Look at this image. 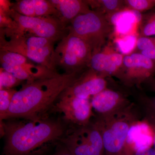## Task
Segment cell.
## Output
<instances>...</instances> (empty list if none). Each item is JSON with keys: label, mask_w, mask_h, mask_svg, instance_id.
Instances as JSON below:
<instances>
[{"label": "cell", "mask_w": 155, "mask_h": 155, "mask_svg": "<svg viewBox=\"0 0 155 155\" xmlns=\"http://www.w3.org/2000/svg\"><path fill=\"white\" fill-rule=\"evenodd\" d=\"M1 126L5 155H41L61 141L66 130L60 120L45 116L6 119L1 122Z\"/></svg>", "instance_id": "obj_1"}, {"label": "cell", "mask_w": 155, "mask_h": 155, "mask_svg": "<svg viewBox=\"0 0 155 155\" xmlns=\"http://www.w3.org/2000/svg\"><path fill=\"white\" fill-rule=\"evenodd\" d=\"M84 72L62 74L56 72L26 82L15 93L8 111L1 122L13 118L35 119L45 116L62 93Z\"/></svg>", "instance_id": "obj_2"}, {"label": "cell", "mask_w": 155, "mask_h": 155, "mask_svg": "<svg viewBox=\"0 0 155 155\" xmlns=\"http://www.w3.org/2000/svg\"><path fill=\"white\" fill-rule=\"evenodd\" d=\"M142 116L139 106L134 102L110 116H95L101 132L106 155H133L135 149L129 143L128 137Z\"/></svg>", "instance_id": "obj_3"}, {"label": "cell", "mask_w": 155, "mask_h": 155, "mask_svg": "<svg viewBox=\"0 0 155 155\" xmlns=\"http://www.w3.org/2000/svg\"><path fill=\"white\" fill-rule=\"evenodd\" d=\"M1 50L18 53L53 71H56L54 44L49 39L28 34L11 33L1 30Z\"/></svg>", "instance_id": "obj_4"}, {"label": "cell", "mask_w": 155, "mask_h": 155, "mask_svg": "<svg viewBox=\"0 0 155 155\" xmlns=\"http://www.w3.org/2000/svg\"><path fill=\"white\" fill-rule=\"evenodd\" d=\"M70 24L69 31L86 42L93 54L105 46L107 39L114 32V27L106 16L92 10L78 16Z\"/></svg>", "instance_id": "obj_5"}, {"label": "cell", "mask_w": 155, "mask_h": 155, "mask_svg": "<svg viewBox=\"0 0 155 155\" xmlns=\"http://www.w3.org/2000/svg\"><path fill=\"white\" fill-rule=\"evenodd\" d=\"M92 54L86 42L69 31L55 48V65L66 73L83 72L89 68Z\"/></svg>", "instance_id": "obj_6"}, {"label": "cell", "mask_w": 155, "mask_h": 155, "mask_svg": "<svg viewBox=\"0 0 155 155\" xmlns=\"http://www.w3.org/2000/svg\"><path fill=\"white\" fill-rule=\"evenodd\" d=\"M60 141L72 155H106L101 132L94 120L85 125H71Z\"/></svg>", "instance_id": "obj_7"}, {"label": "cell", "mask_w": 155, "mask_h": 155, "mask_svg": "<svg viewBox=\"0 0 155 155\" xmlns=\"http://www.w3.org/2000/svg\"><path fill=\"white\" fill-rule=\"evenodd\" d=\"M9 14L15 22V26L11 29H2L7 32L28 34L54 42L60 41L69 32L68 26L57 17H26L11 8Z\"/></svg>", "instance_id": "obj_8"}, {"label": "cell", "mask_w": 155, "mask_h": 155, "mask_svg": "<svg viewBox=\"0 0 155 155\" xmlns=\"http://www.w3.org/2000/svg\"><path fill=\"white\" fill-rule=\"evenodd\" d=\"M155 75V62L140 53L134 52L124 56L116 78L125 87H140Z\"/></svg>", "instance_id": "obj_9"}, {"label": "cell", "mask_w": 155, "mask_h": 155, "mask_svg": "<svg viewBox=\"0 0 155 155\" xmlns=\"http://www.w3.org/2000/svg\"><path fill=\"white\" fill-rule=\"evenodd\" d=\"M53 109L63 115L71 125L82 126L91 122L94 116L90 99L61 95Z\"/></svg>", "instance_id": "obj_10"}, {"label": "cell", "mask_w": 155, "mask_h": 155, "mask_svg": "<svg viewBox=\"0 0 155 155\" xmlns=\"http://www.w3.org/2000/svg\"><path fill=\"white\" fill-rule=\"evenodd\" d=\"M107 78L88 68L61 95L90 99L107 88Z\"/></svg>", "instance_id": "obj_11"}, {"label": "cell", "mask_w": 155, "mask_h": 155, "mask_svg": "<svg viewBox=\"0 0 155 155\" xmlns=\"http://www.w3.org/2000/svg\"><path fill=\"white\" fill-rule=\"evenodd\" d=\"M91 103L95 116H110L127 107L132 102L127 94L119 91L107 88L92 97Z\"/></svg>", "instance_id": "obj_12"}, {"label": "cell", "mask_w": 155, "mask_h": 155, "mask_svg": "<svg viewBox=\"0 0 155 155\" xmlns=\"http://www.w3.org/2000/svg\"><path fill=\"white\" fill-rule=\"evenodd\" d=\"M124 56L111 45L105 46L92 55L89 68L106 78L116 77L122 67Z\"/></svg>", "instance_id": "obj_13"}, {"label": "cell", "mask_w": 155, "mask_h": 155, "mask_svg": "<svg viewBox=\"0 0 155 155\" xmlns=\"http://www.w3.org/2000/svg\"><path fill=\"white\" fill-rule=\"evenodd\" d=\"M141 13L125 8L117 13L106 17L114 27L115 37L137 34L142 19Z\"/></svg>", "instance_id": "obj_14"}, {"label": "cell", "mask_w": 155, "mask_h": 155, "mask_svg": "<svg viewBox=\"0 0 155 155\" xmlns=\"http://www.w3.org/2000/svg\"><path fill=\"white\" fill-rule=\"evenodd\" d=\"M11 8L19 14L26 17H54L59 19L58 11L49 0L17 1L15 2L11 3Z\"/></svg>", "instance_id": "obj_15"}, {"label": "cell", "mask_w": 155, "mask_h": 155, "mask_svg": "<svg viewBox=\"0 0 155 155\" xmlns=\"http://www.w3.org/2000/svg\"><path fill=\"white\" fill-rule=\"evenodd\" d=\"M58 11L59 19L64 25L71 23L81 14L91 10L86 1L81 0H49Z\"/></svg>", "instance_id": "obj_16"}, {"label": "cell", "mask_w": 155, "mask_h": 155, "mask_svg": "<svg viewBox=\"0 0 155 155\" xmlns=\"http://www.w3.org/2000/svg\"><path fill=\"white\" fill-rule=\"evenodd\" d=\"M86 2L92 10L104 14L106 17L125 8L124 0H87Z\"/></svg>", "instance_id": "obj_17"}, {"label": "cell", "mask_w": 155, "mask_h": 155, "mask_svg": "<svg viewBox=\"0 0 155 155\" xmlns=\"http://www.w3.org/2000/svg\"><path fill=\"white\" fill-rule=\"evenodd\" d=\"M138 36V34H132L115 37L114 41L121 54L126 55L134 52Z\"/></svg>", "instance_id": "obj_18"}, {"label": "cell", "mask_w": 155, "mask_h": 155, "mask_svg": "<svg viewBox=\"0 0 155 155\" xmlns=\"http://www.w3.org/2000/svg\"><path fill=\"white\" fill-rule=\"evenodd\" d=\"M136 100L141 110L143 121L152 132L153 144L155 150V110L144 102L137 99Z\"/></svg>", "instance_id": "obj_19"}, {"label": "cell", "mask_w": 155, "mask_h": 155, "mask_svg": "<svg viewBox=\"0 0 155 155\" xmlns=\"http://www.w3.org/2000/svg\"><path fill=\"white\" fill-rule=\"evenodd\" d=\"M138 31L139 36H155V11L143 15Z\"/></svg>", "instance_id": "obj_20"}, {"label": "cell", "mask_w": 155, "mask_h": 155, "mask_svg": "<svg viewBox=\"0 0 155 155\" xmlns=\"http://www.w3.org/2000/svg\"><path fill=\"white\" fill-rule=\"evenodd\" d=\"M124 2L126 8L140 13L155 8V0H124Z\"/></svg>", "instance_id": "obj_21"}, {"label": "cell", "mask_w": 155, "mask_h": 155, "mask_svg": "<svg viewBox=\"0 0 155 155\" xmlns=\"http://www.w3.org/2000/svg\"><path fill=\"white\" fill-rule=\"evenodd\" d=\"M16 91L14 88L0 90V119H2L8 111Z\"/></svg>", "instance_id": "obj_22"}, {"label": "cell", "mask_w": 155, "mask_h": 155, "mask_svg": "<svg viewBox=\"0 0 155 155\" xmlns=\"http://www.w3.org/2000/svg\"><path fill=\"white\" fill-rule=\"evenodd\" d=\"M22 81L17 79L14 75L4 70L0 69V90L13 89L19 85Z\"/></svg>", "instance_id": "obj_23"}, {"label": "cell", "mask_w": 155, "mask_h": 155, "mask_svg": "<svg viewBox=\"0 0 155 155\" xmlns=\"http://www.w3.org/2000/svg\"><path fill=\"white\" fill-rule=\"evenodd\" d=\"M155 47V37L139 36L137 41L134 52H140L141 51Z\"/></svg>", "instance_id": "obj_24"}, {"label": "cell", "mask_w": 155, "mask_h": 155, "mask_svg": "<svg viewBox=\"0 0 155 155\" xmlns=\"http://www.w3.org/2000/svg\"><path fill=\"white\" fill-rule=\"evenodd\" d=\"M133 155H155V150L150 146L140 147L135 149Z\"/></svg>", "instance_id": "obj_25"}, {"label": "cell", "mask_w": 155, "mask_h": 155, "mask_svg": "<svg viewBox=\"0 0 155 155\" xmlns=\"http://www.w3.org/2000/svg\"><path fill=\"white\" fill-rule=\"evenodd\" d=\"M136 99L144 102L155 110V97H150L143 94H140L137 95Z\"/></svg>", "instance_id": "obj_26"}, {"label": "cell", "mask_w": 155, "mask_h": 155, "mask_svg": "<svg viewBox=\"0 0 155 155\" xmlns=\"http://www.w3.org/2000/svg\"><path fill=\"white\" fill-rule=\"evenodd\" d=\"M139 53L155 63V47L141 51Z\"/></svg>", "instance_id": "obj_27"}, {"label": "cell", "mask_w": 155, "mask_h": 155, "mask_svg": "<svg viewBox=\"0 0 155 155\" xmlns=\"http://www.w3.org/2000/svg\"><path fill=\"white\" fill-rule=\"evenodd\" d=\"M54 155H72L63 145L59 147Z\"/></svg>", "instance_id": "obj_28"}, {"label": "cell", "mask_w": 155, "mask_h": 155, "mask_svg": "<svg viewBox=\"0 0 155 155\" xmlns=\"http://www.w3.org/2000/svg\"><path fill=\"white\" fill-rule=\"evenodd\" d=\"M147 88L151 91L155 92V78L154 77L150 79L144 84Z\"/></svg>", "instance_id": "obj_29"}]
</instances>
